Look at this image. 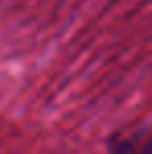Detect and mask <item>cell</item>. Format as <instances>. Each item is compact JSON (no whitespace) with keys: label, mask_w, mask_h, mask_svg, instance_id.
<instances>
[{"label":"cell","mask_w":152,"mask_h":154,"mask_svg":"<svg viewBox=\"0 0 152 154\" xmlns=\"http://www.w3.org/2000/svg\"><path fill=\"white\" fill-rule=\"evenodd\" d=\"M110 154H150V129L148 125H131L121 131H115L108 140Z\"/></svg>","instance_id":"cell-1"}]
</instances>
